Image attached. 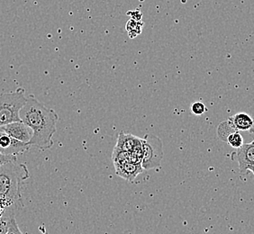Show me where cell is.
Listing matches in <instances>:
<instances>
[{
	"label": "cell",
	"mask_w": 254,
	"mask_h": 234,
	"mask_svg": "<svg viewBox=\"0 0 254 234\" xmlns=\"http://www.w3.org/2000/svg\"><path fill=\"white\" fill-rule=\"evenodd\" d=\"M30 177L24 164L11 161L0 166V198L9 204L22 205V187Z\"/></svg>",
	"instance_id": "obj_2"
},
{
	"label": "cell",
	"mask_w": 254,
	"mask_h": 234,
	"mask_svg": "<svg viewBox=\"0 0 254 234\" xmlns=\"http://www.w3.org/2000/svg\"><path fill=\"white\" fill-rule=\"evenodd\" d=\"M225 142H227L230 146L233 147L235 149H239L245 144L244 137L242 136V134L240 133L239 131H235V132L230 133L229 135L226 138Z\"/></svg>",
	"instance_id": "obj_14"
},
{
	"label": "cell",
	"mask_w": 254,
	"mask_h": 234,
	"mask_svg": "<svg viewBox=\"0 0 254 234\" xmlns=\"http://www.w3.org/2000/svg\"><path fill=\"white\" fill-rule=\"evenodd\" d=\"M228 120L237 131L254 132V117L247 113H238L230 117Z\"/></svg>",
	"instance_id": "obj_8"
},
{
	"label": "cell",
	"mask_w": 254,
	"mask_h": 234,
	"mask_svg": "<svg viewBox=\"0 0 254 234\" xmlns=\"http://www.w3.org/2000/svg\"><path fill=\"white\" fill-rule=\"evenodd\" d=\"M235 131H237V130L231 123L229 120H227L225 122H221L220 125L218 126V129H217V134H218V137L220 138L222 141L225 142L226 138L229 135L230 133L235 132Z\"/></svg>",
	"instance_id": "obj_13"
},
{
	"label": "cell",
	"mask_w": 254,
	"mask_h": 234,
	"mask_svg": "<svg viewBox=\"0 0 254 234\" xmlns=\"http://www.w3.org/2000/svg\"><path fill=\"white\" fill-rule=\"evenodd\" d=\"M115 169L117 175L127 181L134 180L137 176L144 171L141 164H136L131 161L127 162L121 166L115 167Z\"/></svg>",
	"instance_id": "obj_9"
},
{
	"label": "cell",
	"mask_w": 254,
	"mask_h": 234,
	"mask_svg": "<svg viewBox=\"0 0 254 234\" xmlns=\"http://www.w3.org/2000/svg\"><path fill=\"white\" fill-rule=\"evenodd\" d=\"M0 131L7 133L9 136L19 142L25 143H29L33 137V131L31 130V128L22 121L11 122L6 125L1 126Z\"/></svg>",
	"instance_id": "obj_7"
},
{
	"label": "cell",
	"mask_w": 254,
	"mask_h": 234,
	"mask_svg": "<svg viewBox=\"0 0 254 234\" xmlns=\"http://www.w3.org/2000/svg\"><path fill=\"white\" fill-rule=\"evenodd\" d=\"M112 161L114 163V166H121L123 164L131 161L130 153L127 152V151L119 150V149L115 147L114 151H113Z\"/></svg>",
	"instance_id": "obj_11"
},
{
	"label": "cell",
	"mask_w": 254,
	"mask_h": 234,
	"mask_svg": "<svg viewBox=\"0 0 254 234\" xmlns=\"http://www.w3.org/2000/svg\"><path fill=\"white\" fill-rule=\"evenodd\" d=\"M190 110L192 114L199 117L206 112V108H205V104H203L200 101H196L191 105Z\"/></svg>",
	"instance_id": "obj_16"
},
{
	"label": "cell",
	"mask_w": 254,
	"mask_h": 234,
	"mask_svg": "<svg viewBox=\"0 0 254 234\" xmlns=\"http://www.w3.org/2000/svg\"><path fill=\"white\" fill-rule=\"evenodd\" d=\"M253 173H254V172H253Z\"/></svg>",
	"instance_id": "obj_18"
},
{
	"label": "cell",
	"mask_w": 254,
	"mask_h": 234,
	"mask_svg": "<svg viewBox=\"0 0 254 234\" xmlns=\"http://www.w3.org/2000/svg\"><path fill=\"white\" fill-rule=\"evenodd\" d=\"M26 99L23 88H18L14 92L0 94V127L11 122H21L20 111Z\"/></svg>",
	"instance_id": "obj_3"
},
{
	"label": "cell",
	"mask_w": 254,
	"mask_h": 234,
	"mask_svg": "<svg viewBox=\"0 0 254 234\" xmlns=\"http://www.w3.org/2000/svg\"><path fill=\"white\" fill-rule=\"evenodd\" d=\"M234 159L238 162L241 173L245 174V172L248 171L254 172V141L244 144L239 149H236V151L234 153Z\"/></svg>",
	"instance_id": "obj_5"
},
{
	"label": "cell",
	"mask_w": 254,
	"mask_h": 234,
	"mask_svg": "<svg viewBox=\"0 0 254 234\" xmlns=\"http://www.w3.org/2000/svg\"><path fill=\"white\" fill-rule=\"evenodd\" d=\"M29 143L19 142L9 136L7 133L0 131V153L4 155H18L30 149Z\"/></svg>",
	"instance_id": "obj_6"
},
{
	"label": "cell",
	"mask_w": 254,
	"mask_h": 234,
	"mask_svg": "<svg viewBox=\"0 0 254 234\" xmlns=\"http://www.w3.org/2000/svg\"><path fill=\"white\" fill-rule=\"evenodd\" d=\"M142 144L143 150L142 167L143 170H152L161 166L164 156L163 144L161 139L149 133L142 138Z\"/></svg>",
	"instance_id": "obj_4"
},
{
	"label": "cell",
	"mask_w": 254,
	"mask_h": 234,
	"mask_svg": "<svg viewBox=\"0 0 254 234\" xmlns=\"http://www.w3.org/2000/svg\"><path fill=\"white\" fill-rule=\"evenodd\" d=\"M11 161H16V156L15 155H4L0 153V166L4 165L5 163H8Z\"/></svg>",
	"instance_id": "obj_17"
},
{
	"label": "cell",
	"mask_w": 254,
	"mask_h": 234,
	"mask_svg": "<svg viewBox=\"0 0 254 234\" xmlns=\"http://www.w3.org/2000/svg\"><path fill=\"white\" fill-rule=\"evenodd\" d=\"M19 116L21 121L33 131V137L29 142L31 146L36 147L41 151L49 150L54 146L53 137L59 121L57 113L46 108L34 96L30 95Z\"/></svg>",
	"instance_id": "obj_1"
},
{
	"label": "cell",
	"mask_w": 254,
	"mask_h": 234,
	"mask_svg": "<svg viewBox=\"0 0 254 234\" xmlns=\"http://www.w3.org/2000/svg\"><path fill=\"white\" fill-rule=\"evenodd\" d=\"M141 142H142V138H140V137L134 136V135L129 134V133L127 134L124 132H119V135H118L116 148L130 153L133 150V148Z\"/></svg>",
	"instance_id": "obj_10"
},
{
	"label": "cell",
	"mask_w": 254,
	"mask_h": 234,
	"mask_svg": "<svg viewBox=\"0 0 254 234\" xmlns=\"http://www.w3.org/2000/svg\"><path fill=\"white\" fill-rule=\"evenodd\" d=\"M5 234H24L20 231L15 218H11L6 224Z\"/></svg>",
	"instance_id": "obj_15"
},
{
	"label": "cell",
	"mask_w": 254,
	"mask_h": 234,
	"mask_svg": "<svg viewBox=\"0 0 254 234\" xmlns=\"http://www.w3.org/2000/svg\"><path fill=\"white\" fill-rule=\"evenodd\" d=\"M143 23L142 21H136L134 19H130L127 24V31L130 36V38H135L139 34L142 33Z\"/></svg>",
	"instance_id": "obj_12"
}]
</instances>
